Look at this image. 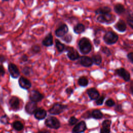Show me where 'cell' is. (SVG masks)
<instances>
[{"instance_id":"obj_1","label":"cell","mask_w":133,"mask_h":133,"mask_svg":"<svg viewBox=\"0 0 133 133\" xmlns=\"http://www.w3.org/2000/svg\"><path fill=\"white\" fill-rule=\"evenodd\" d=\"M78 47L82 54H88L91 50L92 46L89 40L86 37L82 38L78 42Z\"/></svg>"},{"instance_id":"obj_44","label":"cell","mask_w":133,"mask_h":133,"mask_svg":"<svg viewBox=\"0 0 133 133\" xmlns=\"http://www.w3.org/2000/svg\"><path fill=\"white\" fill-rule=\"evenodd\" d=\"M6 58L5 57V56H4L3 55H0V62H4L5 61H6Z\"/></svg>"},{"instance_id":"obj_26","label":"cell","mask_w":133,"mask_h":133,"mask_svg":"<svg viewBox=\"0 0 133 133\" xmlns=\"http://www.w3.org/2000/svg\"><path fill=\"white\" fill-rule=\"evenodd\" d=\"M14 129L17 131H21L23 129V125L20 121H15L12 124Z\"/></svg>"},{"instance_id":"obj_13","label":"cell","mask_w":133,"mask_h":133,"mask_svg":"<svg viewBox=\"0 0 133 133\" xmlns=\"http://www.w3.org/2000/svg\"><path fill=\"white\" fill-rule=\"evenodd\" d=\"M86 129V125L84 121H81L77 123L73 128L72 132L78 133L83 132Z\"/></svg>"},{"instance_id":"obj_41","label":"cell","mask_w":133,"mask_h":133,"mask_svg":"<svg viewBox=\"0 0 133 133\" xmlns=\"http://www.w3.org/2000/svg\"><path fill=\"white\" fill-rule=\"evenodd\" d=\"M110 129H107V128H102L100 129V133H109L110 132Z\"/></svg>"},{"instance_id":"obj_48","label":"cell","mask_w":133,"mask_h":133,"mask_svg":"<svg viewBox=\"0 0 133 133\" xmlns=\"http://www.w3.org/2000/svg\"><path fill=\"white\" fill-rule=\"evenodd\" d=\"M49 132V131H45V130H43V131H39V132Z\"/></svg>"},{"instance_id":"obj_23","label":"cell","mask_w":133,"mask_h":133,"mask_svg":"<svg viewBox=\"0 0 133 133\" xmlns=\"http://www.w3.org/2000/svg\"><path fill=\"white\" fill-rule=\"evenodd\" d=\"M55 43H56V47L59 52H62L64 50H65V48H66L65 45L62 44V43H61L58 39H56L55 40Z\"/></svg>"},{"instance_id":"obj_6","label":"cell","mask_w":133,"mask_h":133,"mask_svg":"<svg viewBox=\"0 0 133 133\" xmlns=\"http://www.w3.org/2000/svg\"><path fill=\"white\" fill-rule=\"evenodd\" d=\"M44 98V96L41 92L36 90H32L30 92L29 99L31 101L38 102Z\"/></svg>"},{"instance_id":"obj_42","label":"cell","mask_w":133,"mask_h":133,"mask_svg":"<svg viewBox=\"0 0 133 133\" xmlns=\"http://www.w3.org/2000/svg\"><path fill=\"white\" fill-rule=\"evenodd\" d=\"M5 70L2 65H0V76H3L5 74Z\"/></svg>"},{"instance_id":"obj_30","label":"cell","mask_w":133,"mask_h":133,"mask_svg":"<svg viewBox=\"0 0 133 133\" xmlns=\"http://www.w3.org/2000/svg\"><path fill=\"white\" fill-rule=\"evenodd\" d=\"M62 39L66 43H70L72 41V36L71 34H67L65 35L62 37Z\"/></svg>"},{"instance_id":"obj_35","label":"cell","mask_w":133,"mask_h":133,"mask_svg":"<svg viewBox=\"0 0 133 133\" xmlns=\"http://www.w3.org/2000/svg\"><path fill=\"white\" fill-rule=\"evenodd\" d=\"M105 104L109 107H113L115 105V101L112 99H109L108 100H107L105 102Z\"/></svg>"},{"instance_id":"obj_20","label":"cell","mask_w":133,"mask_h":133,"mask_svg":"<svg viewBox=\"0 0 133 133\" xmlns=\"http://www.w3.org/2000/svg\"><path fill=\"white\" fill-rule=\"evenodd\" d=\"M112 11V9L109 6H102L100 7L95 10V12L96 15H103L107 13H110Z\"/></svg>"},{"instance_id":"obj_12","label":"cell","mask_w":133,"mask_h":133,"mask_svg":"<svg viewBox=\"0 0 133 133\" xmlns=\"http://www.w3.org/2000/svg\"><path fill=\"white\" fill-rule=\"evenodd\" d=\"M18 83L20 87L24 89H29L32 86L31 82L24 77H20L19 78Z\"/></svg>"},{"instance_id":"obj_27","label":"cell","mask_w":133,"mask_h":133,"mask_svg":"<svg viewBox=\"0 0 133 133\" xmlns=\"http://www.w3.org/2000/svg\"><path fill=\"white\" fill-rule=\"evenodd\" d=\"M78 84L82 87H86L88 84V80L84 76L81 77L78 79Z\"/></svg>"},{"instance_id":"obj_4","label":"cell","mask_w":133,"mask_h":133,"mask_svg":"<svg viewBox=\"0 0 133 133\" xmlns=\"http://www.w3.org/2000/svg\"><path fill=\"white\" fill-rule=\"evenodd\" d=\"M45 125L48 128L58 129L60 127V123L58 118L54 116H49L45 121Z\"/></svg>"},{"instance_id":"obj_19","label":"cell","mask_w":133,"mask_h":133,"mask_svg":"<svg viewBox=\"0 0 133 133\" xmlns=\"http://www.w3.org/2000/svg\"><path fill=\"white\" fill-rule=\"evenodd\" d=\"M42 44L46 47H49L53 45V37L51 33L47 34L43 39Z\"/></svg>"},{"instance_id":"obj_9","label":"cell","mask_w":133,"mask_h":133,"mask_svg":"<svg viewBox=\"0 0 133 133\" xmlns=\"http://www.w3.org/2000/svg\"><path fill=\"white\" fill-rule=\"evenodd\" d=\"M65 50L67 51V56L71 60H75L79 58V55L76 50L73 47H66Z\"/></svg>"},{"instance_id":"obj_21","label":"cell","mask_w":133,"mask_h":133,"mask_svg":"<svg viewBox=\"0 0 133 133\" xmlns=\"http://www.w3.org/2000/svg\"><path fill=\"white\" fill-rule=\"evenodd\" d=\"M114 10L118 15H120L126 11V9L123 5L121 3H117L114 6Z\"/></svg>"},{"instance_id":"obj_3","label":"cell","mask_w":133,"mask_h":133,"mask_svg":"<svg viewBox=\"0 0 133 133\" xmlns=\"http://www.w3.org/2000/svg\"><path fill=\"white\" fill-rule=\"evenodd\" d=\"M115 20V17L113 14L107 13L103 15H99L97 18V20L101 23L110 24L113 22Z\"/></svg>"},{"instance_id":"obj_50","label":"cell","mask_w":133,"mask_h":133,"mask_svg":"<svg viewBox=\"0 0 133 133\" xmlns=\"http://www.w3.org/2000/svg\"><path fill=\"white\" fill-rule=\"evenodd\" d=\"M75 1H76V2H78V1H81V0H74Z\"/></svg>"},{"instance_id":"obj_47","label":"cell","mask_w":133,"mask_h":133,"mask_svg":"<svg viewBox=\"0 0 133 133\" xmlns=\"http://www.w3.org/2000/svg\"><path fill=\"white\" fill-rule=\"evenodd\" d=\"M129 19H133V14H129Z\"/></svg>"},{"instance_id":"obj_10","label":"cell","mask_w":133,"mask_h":133,"mask_svg":"<svg viewBox=\"0 0 133 133\" xmlns=\"http://www.w3.org/2000/svg\"><path fill=\"white\" fill-rule=\"evenodd\" d=\"M69 29L66 24H62L55 30V35L57 37H62L68 32Z\"/></svg>"},{"instance_id":"obj_46","label":"cell","mask_w":133,"mask_h":133,"mask_svg":"<svg viewBox=\"0 0 133 133\" xmlns=\"http://www.w3.org/2000/svg\"><path fill=\"white\" fill-rule=\"evenodd\" d=\"M94 44L96 45H98L100 44V41L97 39H94Z\"/></svg>"},{"instance_id":"obj_31","label":"cell","mask_w":133,"mask_h":133,"mask_svg":"<svg viewBox=\"0 0 133 133\" xmlns=\"http://www.w3.org/2000/svg\"><path fill=\"white\" fill-rule=\"evenodd\" d=\"M78 121V119L77 118H76L75 116H72L69 119L68 123L70 125L73 126V125L76 124V123H77Z\"/></svg>"},{"instance_id":"obj_33","label":"cell","mask_w":133,"mask_h":133,"mask_svg":"<svg viewBox=\"0 0 133 133\" xmlns=\"http://www.w3.org/2000/svg\"><path fill=\"white\" fill-rule=\"evenodd\" d=\"M101 51H102V52L103 53H104V54H105L108 56H110L111 55V51L107 47H102L101 48Z\"/></svg>"},{"instance_id":"obj_16","label":"cell","mask_w":133,"mask_h":133,"mask_svg":"<svg viewBox=\"0 0 133 133\" xmlns=\"http://www.w3.org/2000/svg\"><path fill=\"white\" fill-rule=\"evenodd\" d=\"M34 117L38 120L44 119L47 116V112L45 110L42 108H37L34 113Z\"/></svg>"},{"instance_id":"obj_36","label":"cell","mask_w":133,"mask_h":133,"mask_svg":"<svg viewBox=\"0 0 133 133\" xmlns=\"http://www.w3.org/2000/svg\"><path fill=\"white\" fill-rule=\"evenodd\" d=\"M40 50H41L40 47L38 45H34L32 47V50L34 53H38L39 51H40Z\"/></svg>"},{"instance_id":"obj_38","label":"cell","mask_w":133,"mask_h":133,"mask_svg":"<svg viewBox=\"0 0 133 133\" xmlns=\"http://www.w3.org/2000/svg\"><path fill=\"white\" fill-rule=\"evenodd\" d=\"M127 58L128 59L131 61L132 63H133V52H129L127 54Z\"/></svg>"},{"instance_id":"obj_15","label":"cell","mask_w":133,"mask_h":133,"mask_svg":"<svg viewBox=\"0 0 133 133\" xmlns=\"http://www.w3.org/2000/svg\"><path fill=\"white\" fill-rule=\"evenodd\" d=\"M9 104L12 109L14 110H18L20 105V101L19 98L16 96L11 97L9 100Z\"/></svg>"},{"instance_id":"obj_40","label":"cell","mask_w":133,"mask_h":133,"mask_svg":"<svg viewBox=\"0 0 133 133\" xmlns=\"http://www.w3.org/2000/svg\"><path fill=\"white\" fill-rule=\"evenodd\" d=\"M128 24L133 29V19L128 18L127 20Z\"/></svg>"},{"instance_id":"obj_45","label":"cell","mask_w":133,"mask_h":133,"mask_svg":"<svg viewBox=\"0 0 133 133\" xmlns=\"http://www.w3.org/2000/svg\"><path fill=\"white\" fill-rule=\"evenodd\" d=\"M130 91H131V94L133 95V81H132L131 83V84H130Z\"/></svg>"},{"instance_id":"obj_24","label":"cell","mask_w":133,"mask_h":133,"mask_svg":"<svg viewBox=\"0 0 133 133\" xmlns=\"http://www.w3.org/2000/svg\"><path fill=\"white\" fill-rule=\"evenodd\" d=\"M93 63L96 65H100L102 62L101 56L99 54H96L92 56L91 57Z\"/></svg>"},{"instance_id":"obj_34","label":"cell","mask_w":133,"mask_h":133,"mask_svg":"<svg viewBox=\"0 0 133 133\" xmlns=\"http://www.w3.org/2000/svg\"><path fill=\"white\" fill-rule=\"evenodd\" d=\"M105 97L104 96H101L100 97H99L98 99H96V103L97 105H101L103 104V101L104 100Z\"/></svg>"},{"instance_id":"obj_5","label":"cell","mask_w":133,"mask_h":133,"mask_svg":"<svg viewBox=\"0 0 133 133\" xmlns=\"http://www.w3.org/2000/svg\"><path fill=\"white\" fill-rule=\"evenodd\" d=\"M66 105H64L61 103H55L52 107L48 110V112L52 115H58L64 111L67 108Z\"/></svg>"},{"instance_id":"obj_18","label":"cell","mask_w":133,"mask_h":133,"mask_svg":"<svg viewBox=\"0 0 133 133\" xmlns=\"http://www.w3.org/2000/svg\"><path fill=\"white\" fill-rule=\"evenodd\" d=\"M114 27L119 32H124L126 30L127 25L124 20H123L122 19H119L116 22V23L114 25Z\"/></svg>"},{"instance_id":"obj_28","label":"cell","mask_w":133,"mask_h":133,"mask_svg":"<svg viewBox=\"0 0 133 133\" xmlns=\"http://www.w3.org/2000/svg\"><path fill=\"white\" fill-rule=\"evenodd\" d=\"M22 73L26 76H30L33 73V70L31 67L25 66L22 69Z\"/></svg>"},{"instance_id":"obj_17","label":"cell","mask_w":133,"mask_h":133,"mask_svg":"<svg viewBox=\"0 0 133 133\" xmlns=\"http://www.w3.org/2000/svg\"><path fill=\"white\" fill-rule=\"evenodd\" d=\"M87 93L91 100H96L99 97L98 91L95 88H90L87 90Z\"/></svg>"},{"instance_id":"obj_7","label":"cell","mask_w":133,"mask_h":133,"mask_svg":"<svg viewBox=\"0 0 133 133\" xmlns=\"http://www.w3.org/2000/svg\"><path fill=\"white\" fill-rule=\"evenodd\" d=\"M8 70L10 73V76L14 78H17L20 75L19 70L17 66L14 63H9L8 65Z\"/></svg>"},{"instance_id":"obj_39","label":"cell","mask_w":133,"mask_h":133,"mask_svg":"<svg viewBox=\"0 0 133 133\" xmlns=\"http://www.w3.org/2000/svg\"><path fill=\"white\" fill-rule=\"evenodd\" d=\"M65 92H66V93L68 95L70 96V95H71V94H73V89L72 88L69 87V88H68L66 89Z\"/></svg>"},{"instance_id":"obj_8","label":"cell","mask_w":133,"mask_h":133,"mask_svg":"<svg viewBox=\"0 0 133 133\" xmlns=\"http://www.w3.org/2000/svg\"><path fill=\"white\" fill-rule=\"evenodd\" d=\"M115 72L117 75L122 77L125 81L128 82L129 81L130 75L129 73L126 69L121 68L116 69L115 70Z\"/></svg>"},{"instance_id":"obj_37","label":"cell","mask_w":133,"mask_h":133,"mask_svg":"<svg viewBox=\"0 0 133 133\" xmlns=\"http://www.w3.org/2000/svg\"><path fill=\"white\" fill-rule=\"evenodd\" d=\"M115 110L117 112H121L123 111L122 110V106L121 104H117L116 106L115 107Z\"/></svg>"},{"instance_id":"obj_2","label":"cell","mask_w":133,"mask_h":133,"mask_svg":"<svg viewBox=\"0 0 133 133\" xmlns=\"http://www.w3.org/2000/svg\"><path fill=\"white\" fill-rule=\"evenodd\" d=\"M118 39V35L112 31L107 32L103 36V40L108 45L114 44L117 42Z\"/></svg>"},{"instance_id":"obj_49","label":"cell","mask_w":133,"mask_h":133,"mask_svg":"<svg viewBox=\"0 0 133 133\" xmlns=\"http://www.w3.org/2000/svg\"><path fill=\"white\" fill-rule=\"evenodd\" d=\"M9 1V0H2V1H3V2H8Z\"/></svg>"},{"instance_id":"obj_32","label":"cell","mask_w":133,"mask_h":133,"mask_svg":"<svg viewBox=\"0 0 133 133\" xmlns=\"http://www.w3.org/2000/svg\"><path fill=\"white\" fill-rule=\"evenodd\" d=\"M0 122L5 125L8 123V118L6 114L1 116L0 118Z\"/></svg>"},{"instance_id":"obj_29","label":"cell","mask_w":133,"mask_h":133,"mask_svg":"<svg viewBox=\"0 0 133 133\" xmlns=\"http://www.w3.org/2000/svg\"><path fill=\"white\" fill-rule=\"evenodd\" d=\"M111 121L110 120L106 119L102 123V128H107V129H110V126L111 125Z\"/></svg>"},{"instance_id":"obj_25","label":"cell","mask_w":133,"mask_h":133,"mask_svg":"<svg viewBox=\"0 0 133 133\" xmlns=\"http://www.w3.org/2000/svg\"><path fill=\"white\" fill-rule=\"evenodd\" d=\"M91 116L95 119H100L103 116V114L99 110H94L91 112Z\"/></svg>"},{"instance_id":"obj_14","label":"cell","mask_w":133,"mask_h":133,"mask_svg":"<svg viewBox=\"0 0 133 133\" xmlns=\"http://www.w3.org/2000/svg\"><path fill=\"white\" fill-rule=\"evenodd\" d=\"M80 64L85 67H89L91 66L93 64V61L92 59L88 56H81L79 58Z\"/></svg>"},{"instance_id":"obj_11","label":"cell","mask_w":133,"mask_h":133,"mask_svg":"<svg viewBox=\"0 0 133 133\" xmlns=\"http://www.w3.org/2000/svg\"><path fill=\"white\" fill-rule=\"evenodd\" d=\"M37 109L36 102L30 101L28 102L25 106V110L29 114H33Z\"/></svg>"},{"instance_id":"obj_51","label":"cell","mask_w":133,"mask_h":133,"mask_svg":"<svg viewBox=\"0 0 133 133\" xmlns=\"http://www.w3.org/2000/svg\"><path fill=\"white\" fill-rule=\"evenodd\" d=\"M22 1H25V0H22Z\"/></svg>"},{"instance_id":"obj_22","label":"cell","mask_w":133,"mask_h":133,"mask_svg":"<svg viewBox=\"0 0 133 133\" xmlns=\"http://www.w3.org/2000/svg\"><path fill=\"white\" fill-rule=\"evenodd\" d=\"M85 30V25L82 23H77L73 28V31L75 33L79 34L84 32Z\"/></svg>"},{"instance_id":"obj_43","label":"cell","mask_w":133,"mask_h":133,"mask_svg":"<svg viewBox=\"0 0 133 133\" xmlns=\"http://www.w3.org/2000/svg\"><path fill=\"white\" fill-rule=\"evenodd\" d=\"M21 60H22V61H23V62H26V61H27L28 60V57L26 55H23V56L21 57Z\"/></svg>"}]
</instances>
